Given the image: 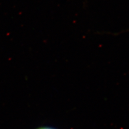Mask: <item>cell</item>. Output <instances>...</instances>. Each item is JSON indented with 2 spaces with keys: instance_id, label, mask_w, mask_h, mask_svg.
Instances as JSON below:
<instances>
[{
  "instance_id": "6da1fadb",
  "label": "cell",
  "mask_w": 129,
  "mask_h": 129,
  "mask_svg": "<svg viewBox=\"0 0 129 129\" xmlns=\"http://www.w3.org/2000/svg\"><path fill=\"white\" fill-rule=\"evenodd\" d=\"M43 129H50V128H43Z\"/></svg>"
}]
</instances>
